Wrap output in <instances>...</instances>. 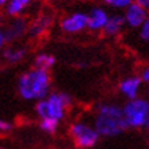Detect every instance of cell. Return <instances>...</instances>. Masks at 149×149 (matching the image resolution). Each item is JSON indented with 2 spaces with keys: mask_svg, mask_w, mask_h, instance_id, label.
<instances>
[{
  "mask_svg": "<svg viewBox=\"0 0 149 149\" xmlns=\"http://www.w3.org/2000/svg\"><path fill=\"white\" fill-rule=\"evenodd\" d=\"M56 63V58H55L52 54L49 52H40L34 56V60H33V67L40 68V70H45V71H49L51 68L55 66Z\"/></svg>",
  "mask_w": 149,
  "mask_h": 149,
  "instance_id": "cell-15",
  "label": "cell"
},
{
  "mask_svg": "<svg viewBox=\"0 0 149 149\" xmlns=\"http://www.w3.org/2000/svg\"><path fill=\"white\" fill-rule=\"evenodd\" d=\"M141 86H142V81L138 75H127L119 81L118 91L129 101V100H136L140 97Z\"/></svg>",
  "mask_w": 149,
  "mask_h": 149,
  "instance_id": "cell-9",
  "label": "cell"
},
{
  "mask_svg": "<svg viewBox=\"0 0 149 149\" xmlns=\"http://www.w3.org/2000/svg\"><path fill=\"white\" fill-rule=\"evenodd\" d=\"M60 30L66 34H79L88 29V13L75 11L60 19Z\"/></svg>",
  "mask_w": 149,
  "mask_h": 149,
  "instance_id": "cell-7",
  "label": "cell"
},
{
  "mask_svg": "<svg viewBox=\"0 0 149 149\" xmlns=\"http://www.w3.org/2000/svg\"><path fill=\"white\" fill-rule=\"evenodd\" d=\"M123 17H125V22H126V26L129 27V29H136V30H138L145 23V21L148 19L149 11L142 8V7L138 6L137 3H133V4H130L123 11Z\"/></svg>",
  "mask_w": 149,
  "mask_h": 149,
  "instance_id": "cell-8",
  "label": "cell"
},
{
  "mask_svg": "<svg viewBox=\"0 0 149 149\" xmlns=\"http://www.w3.org/2000/svg\"><path fill=\"white\" fill-rule=\"evenodd\" d=\"M3 60L7 64H18L27 56V49L22 45H8L3 49Z\"/></svg>",
  "mask_w": 149,
  "mask_h": 149,
  "instance_id": "cell-12",
  "label": "cell"
},
{
  "mask_svg": "<svg viewBox=\"0 0 149 149\" xmlns=\"http://www.w3.org/2000/svg\"><path fill=\"white\" fill-rule=\"evenodd\" d=\"M125 26H126V22H125L123 14H111L103 33L108 37H115L122 32Z\"/></svg>",
  "mask_w": 149,
  "mask_h": 149,
  "instance_id": "cell-14",
  "label": "cell"
},
{
  "mask_svg": "<svg viewBox=\"0 0 149 149\" xmlns=\"http://www.w3.org/2000/svg\"><path fill=\"white\" fill-rule=\"evenodd\" d=\"M33 0H10L8 3L4 6V14L11 18H19L22 17L23 13L27 11L30 7Z\"/></svg>",
  "mask_w": 149,
  "mask_h": 149,
  "instance_id": "cell-13",
  "label": "cell"
},
{
  "mask_svg": "<svg viewBox=\"0 0 149 149\" xmlns=\"http://www.w3.org/2000/svg\"><path fill=\"white\" fill-rule=\"evenodd\" d=\"M123 115L129 129H146L149 120V100L138 97L125 103Z\"/></svg>",
  "mask_w": 149,
  "mask_h": 149,
  "instance_id": "cell-4",
  "label": "cell"
},
{
  "mask_svg": "<svg viewBox=\"0 0 149 149\" xmlns=\"http://www.w3.org/2000/svg\"><path fill=\"white\" fill-rule=\"evenodd\" d=\"M70 136L74 144L81 149L93 148L100 138V134L93 125H89L84 120H77L70 126Z\"/></svg>",
  "mask_w": 149,
  "mask_h": 149,
  "instance_id": "cell-5",
  "label": "cell"
},
{
  "mask_svg": "<svg viewBox=\"0 0 149 149\" xmlns=\"http://www.w3.org/2000/svg\"><path fill=\"white\" fill-rule=\"evenodd\" d=\"M145 130H146V133L149 134V120H148V125H146V129H145Z\"/></svg>",
  "mask_w": 149,
  "mask_h": 149,
  "instance_id": "cell-24",
  "label": "cell"
},
{
  "mask_svg": "<svg viewBox=\"0 0 149 149\" xmlns=\"http://www.w3.org/2000/svg\"><path fill=\"white\" fill-rule=\"evenodd\" d=\"M137 36L141 44H144L145 47H149V17L145 21V23L137 30Z\"/></svg>",
  "mask_w": 149,
  "mask_h": 149,
  "instance_id": "cell-18",
  "label": "cell"
},
{
  "mask_svg": "<svg viewBox=\"0 0 149 149\" xmlns=\"http://www.w3.org/2000/svg\"><path fill=\"white\" fill-rule=\"evenodd\" d=\"M8 1H10V0H0V6H3V7H4V6L7 4Z\"/></svg>",
  "mask_w": 149,
  "mask_h": 149,
  "instance_id": "cell-22",
  "label": "cell"
},
{
  "mask_svg": "<svg viewBox=\"0 0 149 149\" xmlns=\"http://www.w3.org/2000/svg\"><path fill=\"white\" fill-rule=\"evenodd\" d=\"M17 92L26 101H40L51 93L49 71L32 67L23 71L17 81Z\"/></svg>",
  "mask_w": 149,
  "mask_h": 149,
  "instance_id": "cell-1",
  "label": "cell"
},
{
  "mask_svg": "<svg viewBox=\"0 0 149 149\" xmlns=\"http://www.w3.org/2000/svg\"><path fill=\"white\" fill-rule=\"evenodd\" d=\"M59 127V122L55 119H42L40 120V129L47 134H55Z\"/></svg>",
  "mask_w": 149,
  "mask_h": 149,
  "instance_id": "cell-16",
  "label": "cell"
},
{
  "mask_svg": "<svg viewBox=\"0 0 149 149\" xmlns=\"http://www.w3.org/2000/svg\"><path fill=\"white\" fill-rule=\"evenodd\" d=\"M52 17H51L49 14H41L38 15L33 22H30L29 25V33H27V36L32 37V38H38L41 37L44 33L48 30L52 25Z\"/></svg>",
  "mask_w": 149,
  "mask_h": 149,
  "instance_id": "cell-11",
  "label": "cell"
},
{
  "mask_svg": "<svg viewBox=\"0 0 149 149\" xmlns=\"http://www.w3.org/2000/svg\"><path fill=\"white\" fill-rule=\"evenodd\" d=\"M11 130H13V125H11V122L1 119V120H0V131H1L3 134H6V133H10Z\"/></svg>",
  "mask_w": 149,
  "mask_h": 149,
  "instance_id": "cell-20",
  "label": "cell"
},
{
  "mask_svg": "<svg viewBox=\"0 0 149 149\" xmlns=\"http://www.w3.org/2000/svg\"><path fill=\"white\" fill-rule=\"evenodd\" d=\"M29 25L30 23L23 17L8 19L1 26V30H0V45H13L14 41H18L22 37H25L29 33Z\"/></svg>",
  "mask_w": 149,
  "mask_h": 149,
  "instance_id": "cell-6",
  "label": "cell"
},
{
  "mask_svg": "<svg viewBox=\"0 0 149 149\" xmlns=\"http://www.w3.org/2000/svg\"><path fill=\"white\" fill-rule=\"evenodd\" d=\"M93 126L100 137H116L129 129L123 115V107L116 103H103L96 109Z\"/></svg>",
  "mask_w": 149,
  "mask_h": 149,
  "instance_id": "cell-2",
  "label": "cell"
},
{
  "mask_svg": "<svg viewBox=\"0 0 149 149\" xmlns=\"http://www.w3.org/2000/svg\"><path fill=\"white\" fill-rule=\"evenodd\" d=\"M71 96L64 92H51L44 100L37 101L34 105V112L40 120L42 119H55L63 120L66 111L71 105Z\"/></svg>",
  "mask_w": 149,
  "mask_h": 149,
  "instance_id": "cell-3",
  "label": "cell"
},
{
  "mask_svg": "<svg viewBox=\"0 0 149 149\" xmlns=\"http://www.w3.org/2000/svg\"><path fill=\"white\" fill-rule=\"evenodd\" d=\"M137 75L141 78L142 84H146V85H149V64H145V66H142V67H141V70H140V72H138Z\"/></svg>",
  "mask_w": 149,
  "mask_h": 149,
  "instance_id": "cell-19",
  "label": "cell"
},
{
  "mask_svg": "<svg viewBox=\"0 0 149 149\" xmlns=\"http://www.w3.org/2000/svg\"><path fill=\"white\" fill-rule=\"evenodd\" d=\"M108 19V11L100 6H95L88 13V29L92 32H103Z\"/></svg>",
  "mask_w": 149,
  "mask_h": 149,
  "instance_id": "cell-10",
  "label": "cell"
},
{
  "mask_svg": "<svg viewBox=\"0 0 149 149\" xmlns=\"http://www.w3.org/2000/svg\"><path fill=\"white\" fill-rule=\"evenodd\" d=\"M145 95H146V99L149 100V85H148V88H146V91H145Z\"/></svg>",
  "mask_w": 149,
  "mask_h": 149,
  "instance_id": "cell-23",
  "label": "cell"
},
{
  "mask_svg": "<svg viewBox=\"0 0 149 149\" xmlns=\"http://www.w3.org/2000/svg\"><path fill=\"white\" fill-rule=\"evenodd\" d=\"M101 1L107 7H111L113 10H123V11L134 3V0H101Z\"/></svg>",
  "mask_w": 149,
  "mask_h": 149,
  "instance_id": "cell-17",
  "label": "cell"
},
{
  "mask_svg": "<svg viewBox=\"0 0 149 149\" xmlns=\"http://www.w3.org/2000/svg\"><path fill=\"white\" fill-rule=\"evenodd\" d=\"M1 149H3V148H1Z\"/></svg>",
  "mask_w": 149,
  "mask_h": 149,
  "instance_id": "cell-25",
  "label": "cell"
},
{
  "mask_svg": "<svg viewBox=\"0 0 149 149\" xmlns=\"http://www.w3.org/2000/svg\"><path fill=\"white\" fill-rule=\"evenodd\" d=\"M134 3H137V4L141 6L142 8L149 11V0H134Z\"/></svg>",
  "mask_w": 149,
  "mask_h": 149,
  "instance_id": "cell-21",
  "label": "cell"
}]
</instances>
